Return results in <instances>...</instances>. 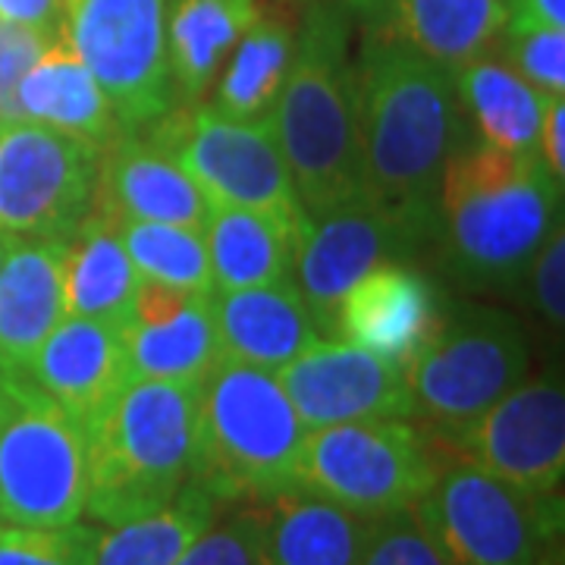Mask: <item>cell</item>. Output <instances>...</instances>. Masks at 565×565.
<instances>
[{"mask_svg":"<svg viewBox=\"0 0 565 565\" xmlns=\"http://www.w3.org/2000/svg\"><path fill=\"white\" fill-rule=\"evenodd\" d=\"M355 92L371 192L422 239L434 236L440 177L462 145L452 73L403 41L364 29Z\"/></svg>","mask_w":565,"mask_h":565,"instance_id":"cell-1","label":"cell"},{"mask_svg":"<svg viewBox=\"0 0 565 565\" xmlns=\"http://www.w3.org/2000/svg\"><path fill=\"white\" fill-rule=\"evenodd\" d=\"M563 182L537 151L462 141L446 161L437 226L446 270L468 289L512 292L559 223Z\"/></svg>","mask_w":565,"mask_h":565,"instance_id":"cell-2","label":"cell"},{"mask_svg":"<svg viewBox=\"0 0 565 565\" xmlns=\"http://www.w3.org/2000/svg\"><path fill=\"white\" fill-rule=\"evenodd\" d=\"M270 117L305 214L374 195L364 167L355 61L349 54L343 3L315 0L305 10Z\"/></svg>","mask_w":565,"mask_h":565,"instance_id":"cell-3","label":"cell"},{"mask_svg":"<svg viewBox=\"0 0 565 565\" xmlns=\"http://www.w3.org/2000/svg\"><path fill=\"white\" fill-rule=\"evenodd\" d=\"M199 386L129 381L85 427V512L114 527L151 515L192 481Z\"/></svg>","mask_w":565,"mask_h":565,"instance_id":"cell-4","label":"cell"},{"mask_svg":"<svg viewBox=\"0 0 565 565\" xmlns=\"http://www.w3.org/2000/svg\"><path fill=\"white\" fill-rule=\"evenodd\" d=\"M305 437L277 374L221 359L199 386L192 481L221 505L264 503L296 487Z\"/></svg>","mask_w":565,"mask_h":565,"instance_id":"cell-5","label":"cell"},{"mask_svg":"<svg viewBox=\"0 0 565 565\" xmlns=\"http://www.w3.org/2000/svg\"><path fill=\"white\" fill-rule=\"evenodd\" d=\"M527 364L525 327L509 311L484 305L440 311L422 349L405 362L415 418L427 422L434 440H444L522 384Z\"/></svg>","mask_w":565,"mask_h":565,"instance_id":"cell-6","label":"cell"},{"mask_svg":"<svg viewBox=\"0 0 565 565\" xmlns=\"http://www.w3.org/2000/svg\"><path fill=\"white\" fill-rule=\"evenodd\" d=\"M415 515L449 565H556L559 493H527L446 459L434 487L415 503Z\"/></svg>","mask_w":565,"mask_h":565,"instance_id":"cell-7","label":"cell"},{"mask_svg":"<svg viewBox=\"0 0 565 565\" xmlns=\"http://www.w3.org/2000/svg\"><path fill=\"white\" fill-rule=\"evenodd\" d=\"M85 497V430L29 377L0 374V525H73Z\"/></svg>","mask_w":565,"mask_h":565,"instance_id":"cell-8","label":"cell"},{"mask_svg":"<svg viewBox=\"0 0 565 565\" xmlns=\"http://www.w3.org/2000/svg\"><path fill=\"white\" fill-rule=\"evenodd\" d=\"M444 462L434 437L408 418L333 424L308 430L296 487L371 522L415 509Z\"/></svg>","mask_w":565,"mask_h":565,"instance_id":"cell-9","label":"cell"},{"mask_svg":"<svg viewBox=\"0 0 565 565\" xmlns=\"http://www.w3.org/2000/svg\"><path fill=\"white\" fill-rule=\"evenodd\" d=\"M145 132L180 161L214 207H248L282 221L308 217L282 161L274 117L230 120L211 107L173 104Z\"/></svg>","mask_w":565,"mask_h":565,"instance_id":"cell-10","label":"cell"},{"mask_svg":"<svg viewBox=\"0 0 565 565\" xmlns=\"http://www.w3.org/2000/svg\"><path fill=\"white\" fill-rule=\"evenodd\" d=\"M170 0H63L61 35L102 85L126 129L148 126L173 104L167 57Z\"/></svg>","mask_w":565,"mask_h":565,"instance_id":"cell-11","label":"cell"},{"mask_svg":"<svg viewBox=\"0 0 565 565\" xmlns=\"http://www.w3.org/2000/svg\"><path fill=\"white\" fill-rule=\"evenodd\" d=\"M102 151L32 120L0 122V233L70 239L98 199Z\"/></svg>","mask_w":565,"mask_h":565,"instance_id":"cell-12","label":"cell"},{"mask_svg":"<svg viewBox=\"0 0 565 565\" xmlns=\"http://www.w3.org/2000/svg\"><path fill=\"white\" fill-rule=\"evenodd\" d=\"M440 446L446 459L481 468L527 493H559L565 475V390L556 374L522 381Z\"/></svg>","mask_w":565,"mask_h":565,"instance_id":"cell-13","label":"cell"},{"mask_svg":"<svg viewBox=\"0 0 565 565\" xmlns=\"http://www.w3.org/2000/svg\"><path fill=\"white\" fill-rule=\"evenodd\" d=\"M422 236L377 195L308 214L296 252L299 292L321 333H333L343 292L371 267L412 255Z\"/></svg>","mask_w":565,"mask_h":565,"instance_id":"cell-14","label":"cell"},{"mask_svg":"<svg viewBox=\"0 0 565 565\" xmlns=\"http://www.w3.org/2000/svg\"><path fill=\"white\" fill-rule=\"evenodd\" d=\"M282 393L308 430L349 422L415 418L405 364L362 345L318 340L277 371Z\"/></svg>","mask_w":565,"mask_h":565,"instance_id":"cell-15","label":"cell"},{"mask_svg":"<svg viewBox=\"0 0 565 565\" xmlns=\"http://www.w3.org/2000/svg\"><path fill=\"white\" fill-rule=\"evenodd\" d=\"M132 381L202 384L221 362L214 296L139 282L129 321L120 327Z\"/></svg>","mask_w":565,"mask_h":565,"instance_id":"cell-16","label":"cell"},{"mask_svg":"<svg viewBox=\"0 0 565 565\" xmlns=\"http://www.w3.org/2000/svg\"><path fill=\"white\" fill-rule=\"evenodd\" d=\"M107 214L126 221L177 223L204 230L214 204L180 161L139 129H122L102 151L98 199Z\"/></svg>","mask_w":565,"mask_h":565,"instance_id":"cell-17","label":"cell"},{"mask_svg":"<svg viewBox=\"0 0 565 565\" xmlns=\"http://www.w3.org/2000/svg\"><path fill=\"white\" fill-rule=\"evenodd\" d=\"M345 13H362L364 29L403 41L449 73L500 54L505 0H343Z\"/></svg>","mask_w":565,"mask_h":565,"instance_id":"cell-18","label":"cell"},{"mask_svg":"<svg viewBox=\"0 0 565 565\" xmlns=\"http://www.w3.org/2000/svg\"><path fill=\"white\" fill-rule=\"evenodd\" d=\"M25 377L82 430L132 381L117 327L66 315L39 345Z\"/></svg>","mask_w":565,"mask_h":565,"instance_id":"cell-19","label":"cell"},{"mask_svg":"<svg viewBox=\"0 0 565 565\" xmlns=\"http://www.w3.org/2000/svg\"><path fill=\"white\" fill-rule=\"evenodd\" d=\"M437 318L440 305L427 277L399 262H384L345 289L333 315V333L405 364L422 349Z\"/></svg>","mask_w":565,"mask_h":565,"instance_id":"cell-20","label":"cell"},{"mask_svg":"<svg viewBox=\"0 0 565 565\" xmlns=\"http://www.w3.org/2000/svg\"><path fill=\"white\" fill-rule=\"evenodd\" d=\"M214 323L223 359L270 374L321 340V330L292 280L214 292Z\"/></svg>","mask_w":565,"mask_h":565,"instance_id":"cell-21","label":"cell"},{"mask_svg":"<svg viewBox=\"0 0 565 565\" xmlns=\"http://www.w3.org/2000/svg\"><path fill=\"white\" fill-rule=\"evenodd\" d=\"M66 239H17L0 267V374L25 377L39 345L66 318Z\"/></svg>","mask_w":565,"mask_h":565,"instance_id":"cell-22","label":"cell"},{"mask_svg":"<svg viewBox=\"0 0 565 565\" xmlns=\"http://www.w3.org/2000/svg\"><path fill=\"white\" fill-rule=\"evenodd\" d=\"M17 110L20 120L51 126L73 139L95 145L98 151L126 129L102 85L63 35L47 44V51L17 85Z\"/></svg>","mask_w":565,"mask_h":565,"instance_id":"cell-23","label":"cell"},{"mask_svg":"<svg viewBox=\"0 0 565 565\" xmlns=\"http://www.w3.org/2000/svg\"><path fill=\"white\" fill-rule=\"evenodd\" d=\"M139 274L126 255L114 217L95 204L73 230L63 255V308L73 318L110 323L120 330L132 315Z\"/></svg>","mask_w":565,"mask_h":565,"instance_id":"cell-24","label":"cell"},{"mask_svg":"<svg viewBox=\"0 0 565 565\" xmlns=\"http://www.w3.org/2000/svg\"><path fill=\"white\" fill-rule=\"evenodd\" d=\"M302 226L305 221H282L248 207H211L202 233L214 292L292 280Z\"/></svg>","mask_w":565,"mask_h":565,"instance_id":"cell-25","label":"cell"},{"mask_svg":"<svg viewBox=\"0 0 565 565\" xmlns=\"http://www.w3.org/2000/svg\"><path fill=\"white\" fill-rule=\"evenodd\" d=\"M267 565H362L367 519L302 487L264 500Z\"/></svg>","mask_w":565,"mask_h":565,"instance_id":"cell-26","label":"cell"},{"mask_svg":"<svg viewBox=\"0 0 565 565\" xmlns=\"http://www.w3.org/2000/svg\"><path fill=\"white\" fill-rule=\"evenodd\" d=\"M255 17L258 0H170L167 57L177 102L202 98Z\"/></svg>","mask_w":565,"mask_h":565,"instance_id":"cell-27","label":"cell"},{"mask_svg":"<svg viewBox=\"0 0 565 565\" xmlns=\"http://www.w3.org/2000/svg\"><path fill=\"white\" fill-rule=\"evenodd\" d=\"M296 22L282 10L258 13L226 57V70L214 79V104L230 120H262L274 114L282 82L292 63Z\"/></svg>","mask_w":565,"mask_h":565,"instance_id":"cell-28","label":"cell"},{"mask_svg":"<svg viewBox=\"0 0 565 565\" xmlns=\"http://www.w3.org/2000/svg\"><path fill=\"white\" fill-rule=\"evenodd\" d=\"M452 79L484 145L512 154L537 151L541 122L553 102L550 95L527 85L509 63L497 61V54L452 70Z\"/></svg>","mask_w":565,"mask_h":565,"instance_id":"cell-29","label":"cell"},{"mask_svg":"<svg viewBox=\"0 0 565 565\" xmlns=\"http://www.w3.org/2000/svg\"><path fill=\"white\" fill-rule=\"evenodd\" d=\"M217 515L221 503L189 481L158 512L102 531L92 565H177Z\"/></svg>","mask_w":565,"mask_h":565,"instance_id":"cell-30","label":"cell"},{"mask_svg":"<svg viewBox=\"0 0 565 565\" xmlns=\"http://www.w3.org/2000/svg\"><path fill=\"white\" fill-rule=\"evenodd\" d=\"M114 223L141 282L195 292V296H214L211 258L202 230L177 226V223L126 221V217H114Z\"/></svg>","mask_w":565,"mask_h":565,"instance_id":"cell-31","label":"cell"},{"mask_svg":"<svg viewBox=\"0 0 565 565\" xmlns=\"http://www.w3.org/2000/svg\"><path fill=\"white\" fill-rule=\"evenodd\" d=\"M98 527L0 525V565H92Z\"/></svg>","mask_w":565,"mask_h":565,"instance_id":"cell-32","label":"cell"},{"mask_svg":"<svg viewBox=\"0 0 565 565\" xmlns=\"http://www.w3.org/2000/svg\"><path fill=\"white\" fill-rule=\"evenodd\" d=\"M503 61L537 92L563 98L565 92V32L531 22H509L503 44Z\"/></svg>","mask_w":565,"mask_h":565,"instance_id":"cell-33","label":"cell"},{"mask_svg":"<svg viewBox=\"0 0 565 565\" xmlns=\"http://www.w3.org/2000/svg\"><path fill=\"white\" fill-rule=\"evenodd\" d=\"M177 565H267L262 505L243 503L226 519L217 515Z\"/></svg>","mask_w":565,"mask_h":565,"instance_id":"cell-34","label":"cell"},{"mask_svg":"<svg viewBox=\"0 0 565 565\" xmlns=\"http://www.w3.org/2000/svg\"><path fill=\"white\" fill-rule=\"evenodd\" d=\"M362 565H449L415 509H399L367 522Z\"/></svg>","mask_w":565,"mask_h":565,"instance_id":"cell-35","label":"cell"},{"mask_svg":"<svg viewBox=\"0 0 565 565\" xmlns=\"http://www.w3.org/2000/svg\"><path fill=\"white\" fill-rule=\"evenodd\" d=\"M534 311L550 330H563L565 321V233L556 223L525 274Z\"/></svg>","mask_w":565,"mask_h":565,"instance_id":"cell-36","label":"cell"},{"mask_svg":"<svg viewBox=\"0 0 565 565\" xmlns=\"http://www.w3.org/2000/svg\"><path fill=\"white\" fill-rule=\"evenodd\" d=\"M51 35H41L29 25L0 17V122L20 120L17 110V85L47 51Z\"/></svg>","mask_w":565,"mask_h":565,"instance_id":"cell-37","label":"cell"},{"mask_svg":"<svg viewBox=\"0 0 565 565\" xmlns=\"http://www.w3.org/2000/svg\"><path fill=\"white\" fill-rule=\"evenodd\" d=\"M0 17L57 39L63 25V0H0Z\"/></svg>","mask_w":565,"mask_h":565,"instance_id":"cell-38","label":"cell"},{"mask_svg":"<svg viewBox=\"0 0 565 565\" xmlns=\"http://www.w3.org/2000/svg\"><path fill=\"white\" fill-rule=\"evenodd\" d=\"M565 104L563 98H553L546 107L544 122H541V139H537V154L544 158L550 173L563 182L565 177Z\"/></svg>","mask_w":565,"mask_h":565,"instance_id":"cell-39","label":"cell"},{"mask_svg":"<svg viewBox=\"0 0 565 565\" xmlns=\"http://www.w3.org/2000/svg\"><path fill=\"white\" fill-rule=\"evenodd\" d=\"M509 22H531V25H565V0H505Z\"/></svg>","mask_w":565,"mask_h":565,"instance_id":"cell-40","label":"cell"},{"mask_svg":"<svg viewBox=\"0 0 565 565\" xmlns=\"http://www.w3.org/2000/svg\"><path fill=\"white\" fill-rule=\"evenodd\" d=\"M17 243L13 236H7V233H0V267H3V262H7V252H10V245Z\"/></svg>","mask_w":565,"mask_h":565,"instance_id":"cell-41","label":"cell"}]
</instances>
